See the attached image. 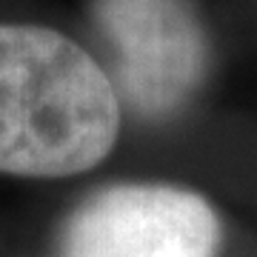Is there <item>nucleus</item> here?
<instances>
[{
	"mask_svg": "<svg viewBox=\"0 0 257 257\" xmlns=\"http://www.w3.org/2000/svg\"><path fill=\"white\" fill-rule=\"evenodd\" d=\"M117 126L114 86L77 43L52 29L0 26V172L63 177L92 169Z\"/></svg>",
	"mask_w": 257,
	"mask_h": 257,
	"instance_id": "f257e3e1",
	"label": "nucleus"
},
{
	"mask_svg": "<svg viewBox=\"0 0 257 257\" xmlns=\"http://www.w3.org/2000/svg\"><path fill=\"white\" fill-rule=\"evenodd\" d=\"M94 15L120 89L140 114L160 117L192 97L206 66V40L186 0H97Z\"/></svg>",
	"mask_w": 257,
	"mask_h": 257,
	"instance_id": "f03ea898",
	"label": "nucleus"
},
{
	"mask_svg": "<svg viewBox=\"0 0 257 257\" xmlns=\"http://www.w3.org/2000/svg\"><path fill=\"white\" fill-rule=\"evenodd\" d=\"M220 226L209 203L172 186H114L77 209L63 257H214Z\"/></svg>",
	"mask_w": 257,
	"mask_h": 257,
	"instance_id": "7ed1b4c3",
	"label": "nucleus"
}]
</instances>
